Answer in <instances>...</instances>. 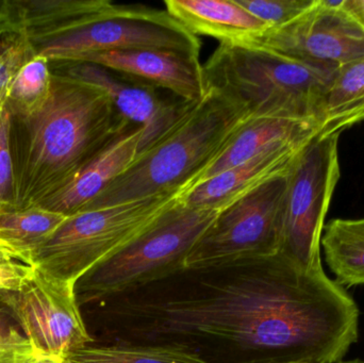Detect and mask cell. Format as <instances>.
I'll return each mask as SVG.
<instances>
[{
	"label": "cell",
	"instance_id": "3",
	"mask_svg": "<svg viewBox=\"0 0 364 363\" xmlns=\"http://www.w3.org/2000/svg\"><path fill=\"white\" fill-rule=\"evenodd\" d=\"M250 117L243 107L207 89L205 97L193 104L161 140L142 151L85 211L159 194L186 193Z\"/></svg>",
	"mask_w": 364,
	"mask_h": 363
},
{
	"label": "cell",
	"instance_id": "20",
	"mask_svg": "<svg viewBox=\"0 0 364 363\" xmlns=\"http://www.w3.org/2000/svg\"><path fill=\"white\" fill-rule=\"evenodd\" d=\"M321 246L338 285H364V217L329 221L323 228Z\"/></svg>",
	"mask_w": 364,
	"mask_h": 363
},
{
	"label": "cell",
	"instance_id": "19",
	"mask_svg": "<svg viewBox=\"0 0 364 363\" xmlns=\"http://www.w3.org/2000/svg\"><path fill=\"white\" fill-rule=\"evenodd\" d=\"M364 121V55L338 67L325 96L320 136L340 134Z\"/></svg>",
	"mask_w": 364,
	"mask_h": 363
},
{
	"label": "cell",
	"instance_id": "21",
	"mask_svg": "<svg viewBox=\"0 0 364 363\" xmlns=\"http://www.w3.org/2000/svg\"><path fill=\"white\" fill-rule=\"evenodd\" d=\"M66 217L38 207L0 212V249L30 264L32 254Z\"/></svg>",
	"mask_w": 364,
	"mask_h": 363
},
{
	"label": "cell",
	"instance_id": "4",
	"mask_svg": "<svg viewBox=\"0 0 364 363\" xmlns=\"http://www.w3.org/2000/svg\"><path fill=\"white\" fill-rule=\"evenodd\" d=\"M207 89L250 117L318 121L338 66L301 61L267 49L220 44L203 64Z\"/></svg>",
	"mask_w": 364,
	"mask_h": 363
},
{
	"label": "cell",
	"instance_id": "8",
	"mask_svg": "<svg viewBox=\"0 0 364 363\" xmlns=\"http://www.w3.org/2000/svg\"><path fill=\"white\" fill-rule=\"evenodd\" d=\"M290 173L269 181L220 211L188 254L186 270L213 268L279 254Z\"/></svg>",
	"mask_w": 364,
	"mask_h": 363
},
{
	"label": "cell",
	"instance_id": "11",
	"mask_svg": "<svg viewBox=\"0 0 364 363\" xmlns=\"http://www.w3.org/2000/svg\"><path fill=\"white\" fill-rule=\"evenodd\" d=\"M342 6L343 0H316L290 23L241 45L340 67L364 55V28Z\"/></svg>",
	"mask_w": 364,
	"mask_h": 363
},
{
	"label": "cell",
	"instance_id": "26",
	"mask_svg": "<svg viewBox=\"0 0 364 363\" xmlns=\"http://www.w3.org/2000/svg\"><path fill=\"white\" fill-rule=\"evenodd\" d=\"M10 129L11 113L6 107L0 117V212L16 210L10 151Z\"/></svg>",
	"mask_w": 364,
	"mask_h": 363
},
{
	"label": "cell",
	"instance_id": "17",
	"mask_svg": "<svg viewBox=\"0 0 364 363\" xmlns=\"http://www.w3.org/2000/svg\"><path fill=\"white\" fill-rule=\"evenodd\" d=\"M112 4L110 0H6L0 33L19 34L34 44L70 29Z\"/></svg>",
	"mask_w": 364,
	"mask_h": 363
},
{
	"label": "cell",
	"instance_id": "30",
	"mask_svg": "<svg viewBox=\"0 0 364 363\" xmlns=\"http://www.w3.org/2000/svg\"><path fill=\"white\" fill-rule=\"evenodd\" d=\"M342 8L364 28V0H343Z\"/></svg>",
	"mask_w": 364,
	"mask_h": 363
},
{
	"label": "cell",
	"instance_id": "10",
	"mask_svg": "<svg viewBox=\"0 0 364 363\" xmlns=\"http://www.w3.org/2000/svg\"><path fill=\"white\" fill-rule=\"evenodd\" d=\"M2 296L30 345L42 353L65 358L95 342L81 315L74 285L53 281L34 269L21 290L2 292Z\"/></svg>",
	"mask_w": 364,
	"mask_h": 363
},
{
	"label": "cell",
	"instance_id": "25",
	"mask_svg": "<svg viewBox=\"0 0 364 363\" xmlns=\"http://www.w3.org/2000/svg\"><path fill=\"white\" fill-rule=\"evenodd\" d=\"M250 14L269 26V29L282 27L303 14L316 0H235Z\"/></svg>",
	"mask_w": 364,
	"mask_h": 363
},
{
	"label": "cell",
	"instance_id": "31",
	"mask_svg": "<svg viewBox=\"0 0 364 363\" xmlns=\"http://www.w3.org/2000/svg\"><path fill=\"white\" fill-rule=\"evenodd\" d=\"M13 258L11 257L10 255H9L8 253H6V251H2V249H0V262H9V261H13Z\"/></svg>",
	"mask_w": 364,
	"mask_h": 363
},
{
	"label": "cell",
	"instance_id": "14",
	"mask_svg": "<svg viewBox=\"0 0 364 363\" xmlns=\"http://www.w3.org/2000/svg\"><path fill=\"white\" fill-rule=\"evenodd\" d=\"M143 134L142 127L128 121L68 185L36 207L66 217L87 210L136 161Z\"/></svg>",
	"mask_w": 364,
	"mask_h": 363
},
{
	"label": "cell",
	"instance_id": "6",
	"mask_svg": "<svg viewBox=\"0 0 364 363\" xmlns=\"http://www.w3.org/2000/svg\"><path fill=\"white\" fill-rule=\"evenodd\" d=\"M164 193L65 217L32 254L30 266L61 283L77 281L146 232L181 200Z\"/></svg>",
	"mask_w": 364,
	"mask_h": 363
},
{
	"label": "cell",
	"instance_id": "23",
	"mask_svg": "<svg viewBox=\"0 0 364 363\" xmlns=\"http://www.w3.org/2000/svg\"><path fill=\"white\" fill-rule=\"evenodd\" d=\"M51 77L46 58L36 55L26 61L11 83L6 102L11 115H28L40 108L50 92Z\"/></svg>",
	"mask_w": 364,
	"mask_h": 363
},
{
	"label": "cell",
	"instance_id": "2",
	"mask_svg": "<svg viewBox=\"0 0 364 363\" xmlns=\"http://www.w3.org/2000/svg\"><path fill=\"white\" fill-rule=\"evenodd\" d=\"M128 121L102 90L53 72L46 102L30 114L11 115L16 210L68 185Z\"/></svg>",
	"mask_w": 364,
	"mask_h": 363
},
{
	"label": "cell",
	"instance_id": "27",
	"mask_svg": "<svg viewBox=\"0 0 364 363\" xmlns=\"http://www.w3.org/2000/svg\"><path fill=\"white\" fill-rule=\"evenodd\" d=\"M21 324L6 303L0 304V352L28 342Z\"/></svg>",
	"mask_w": 364,
	"mask_h": 363
},
{
	"label": "cell",
	"instance_id": "1",
	"mask_svg": "<svg viewBox=\"0 0 364 363\" xmlns=\"http://www.w3.org/2000/svg\"><path fill=\"white\" fill-rule=\"evenodd\" d=\"M96 305L107 343L181 347L211 363H336L358 340L343 287L282 253L184 270Z\"/></svg>",
	"mask_w": 364,
	"mask_h": 363
},
{
	"label": "cell",
	"instance_id": "16",
	"mask_svg": "<svg viewBox=\"0 0 364 363\" xmlns=\"http://www.w3.org/2000/svg\"><path fill=\"white\" fill-rule=\"evenodd\" d=\"M320 134L321 124L318 121L250 117L237 130L224 153L195 180L191 189L269 149L293 143H310Z\"/></svg>",
	"mask_w": 364,
	"mask_h": 363
},
{
	"label": "cell",
	"instance_id": "18",
	"mask_svg": "<svg viewBox=\"0 0 364 363\" xmlns=\"http://www.w3.org/2000/svg\"><path fill=\"white\" fill-rule=\"evenodd\" d=\"M164 6L191 33L210 36L220 44H242L269 29L235 0H166Z\"/></svg>",
	"mask_w": 364,
	"mask_h": 363
},
{
	"label": "cell",
	"instance_id": "35",
	"mask_svg": "<svg viewBox=\"0 0 364 363\" xmlns=\"http://www.w3.org/2000/svg\"><path fill=\"white\" fill-rule=\"evenodd\" d=\"M4 303V296H2V292H0V304Z\"/></svg>",
	"mask_w": 364,
	"mask_h": 363
},
{
	"label": "cell",
	"instance_id": "5",
	"mask_svg": "<svg viewBox=\"0 0 364 363\" xmlns=\"http://www.w3.org/2000/svg\"><path fill=\"white\" fill-rule=\"evenodd\" d=\"M220 213L179 200L146 232L77 281L79 306L97 304L186 270L188 254Z\"/></svg>",
	"mask_w": 364,
	"mask_h": 363
},
{
	"label": "cell",
	"instance_id": "34",
	"mask_svg": "<svg viewBox=\"0 0 364 363\" xmlns=\"http://www.w3.org/2000/svg\"><path fill=\"white\" fill-rule=\"evenodd\" d=\"M248 363H286V362H254Z\"/></svg>",
	"mask_w": 364,
	"mask_h": 363
},
{
	"label": "cell",
	"instance_id": "33",
	"mask_svg": "<svg viewBox=\"0 0 364 363\" xmlns=\"http://www.w3.org/2000/svg\"><path fill=\"white\" fill-rule=\"evenodd\" d=\"M343 363H364V362H363V360L357 359V360H352V362H343Z\"/></svg>",
	"mask_w": 364,
	"mask_h": 363
},
{
	"label": "cell",
	"instance_id": "24",
	"mask_svg": "<svg viewBox=\"0 0 364 363\" xmlns=\"http://www.w3.org/2000/svg\"><path fill=\"white\" fill-rule=\"evenodd\" d=\"M33 55L36 51L25 36L0 33V117L6 109L9 91L15 75Z\"/></svg>",
	"mask_w": 364,
	"mask_h": 363
},
{
	"label": "cell",
	"instance_id": "9",
	"mask_svg": "<svg viewBox=\"0 0 364 363\" xmlns=\"http://www.w3.org/2000/svg\"><path fill=\"white\" fill-rule=\"evenodd\" d=\"M340 134L318 136L295 160L284 202L280 253L310 271L323 270L321 237L341 177Z\"/></svg>",
	"mask_w": 364,
	"mask_h": 363
},
{
	"label": "cell",
	"instance_id": "32",
	"mask_svg": "<svg viewBox=\"0 0 364 363\" xmlns=\"http://www.w3.org/2000/svg\"><path fill=\"white\" fill-rule=\"evenodd\" d=\"M4 1L6 0H0V16H1L2 11H4Z\"/></svg>",
	"mask_w": 364,
	"mask_h": 363
},
{
	"label": "cell",
	"instance_id": "12",
	"mask_svg": "<svg viewBox=\"0 0 364 363\" xmlns=\"http://www.w3.org/2000/svg\"><path fill=\"white\" fill-rule=\"evenodd\" d=\"M51 72L91 83L102 90L117 112L144 129L140 153L161 140L195 102L166 96L141 79L90 62H49ZM139 153V155H140Z\"/></svg>",
	"mask_w": 364,
	"mask_h": 363
},
{
	"label": "cell",
	"instance_id": "15",
	"mask_svg": "<svg viewBox=\"0 0 364 363\" xmlns=\"http://www.w3.org/2000/svg\"><path fill=\"white\" fill-rule=\"evenodd\" d=\"M309 143L282 145L261 153L181 194L186 206L223 211L269 181L290 172Z\"/></svg>",
	"mask_w": 364,
	"mask_h": 363
},
{
	"label": "cell",
	"instance_id": "22",
	"mask_svg": "<svg viewBox=\"0 0 364 363\" xmlns=\"http://www.w3.org/2000/svg\"><path fill=\"white\" fill-rule=\"evenodd\" d=\"M65 363H211L176 347L104 343L87 345L68 354Z\"/></svg>",
	"mask_w": 364,
	"mask_h": 363
},
{
	"label": "cell",
	"instance_id": "28",
	"mask_svg": "<svg viewBox=\"0 0 364 363\" xmlns=\"http://www.w3.org/2000/svg\"><path fill=\"white\" fill-rule=\"evenodd\" d=\"M0 363H65V360L38 351L28 341L0 352Z\"/></svg>",
	"mask_w": 364,
	"mask_h": 363
},
{
	"label": "cell",
	"instance_id": "7",
	"mask_svg": "<svg viewBox=\"0 0 364 363\" xmlns=\"http://www.w3.org/2000/svg\"><path fill=\"white\" fill-rule=\"evenodd\" d=\"M49 62L109 51L161 49L200 55L201 43L166 10L112 4L70 29L31 44Z\"/></svg>",
	"mask_w": 364,
	"mask_h": 363
},
{
	"label": "cell",
	"instance_id": "13",
	"mask_svg": "<svg viewBox=\"0 0 364 363\" xmlns=\"http://www.w3.org/2000/svg\"><path fill=\"white\" fill-rule=\"evenodd\" d=\"M72 62H90L136 77L184 102H200L207 93L203 64L199 55L191 53L138 49L92 53Z\"/></svg>",
	"mask_w": 364,
	"mask_h": 363
},
{
	"label": "cell",
	"instance_id": "29",
	"mask_svg": "<svg viewBox=\"0 0 364 363\" xmlns=\"http://www.w3.org/2000/svg\"><path fill=\"white\" fill-rule=\"evenodd\" d=\"M33 272L32 266L23 262H0V292L18 291Z\"/></svg>",
	"mask_w": 364,
	"mask_h": 363
}]
</instances>
